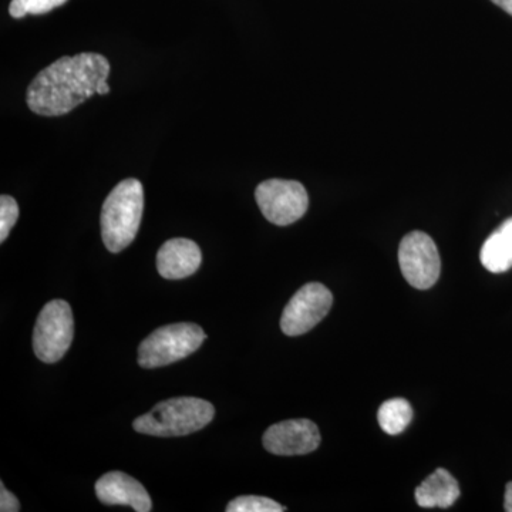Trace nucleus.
Segmentation results:
<instances>
[{
    "mask_svg": "<svg viewBox=\"0 0 512 512\" xmlns=\"http://www.w3.org/2000/svg\"><path fill=\"white\" fill-rule=\"evenodd\" d=\"M109 76V60L99 53L60 57L29 84L26 101L39 116H63L99 94Z\"/></svg>",
    "mask_w": 512,
    "mask_h": 512,
    "instance_id": "1",
    "label": "nucleus"
},
{
    "mask_svg": "<svg viewBox=\"0 0 512 512\" xmlns=\"http://www.w3.org/2000/svg\"><path fill=\"white\" fill-rule=\"evenodd\" d=\"M144 211L143 184L127 178L113 188L101 208V238L113 254L126 249L137 237Z\"/></svg>",
    "mask_w": 512,
    "mask_h": 512,
    "instance_id": "2",
    "label": "nucleus"
},
{
    "mask_svg": "<svg viewBox=\"0 0 512 512\" xmlns=\"http://www.w3.org/2000/svg\"><path fill=\"white\" fill-rule=\"evenodd\" d=\"M214 406L198 397H175L158 403L150 413L134 420V430L154 437H181L207 427Z\"/></svg>",
    "mask_w": 512,
    "mask_h": 512,
    "instance_id": "3",
    "label": "nucleus"
},
{
    "mask_svg": "<svg viewBox=\"0 0 512 512\" xmlns=\"http://www.w3.org/2000/svg\"><path fill=\"white\" fill-rule=\"evenodd\" d=\"M207 339L204 330L195 323H173L158 328L141 342L138 365L157 369L183 360L201 348Z\"/></svg>",
    "mask_w": 512,
    "mask_h": 512,
    "instance_id": "4",
    "label": "nucleus"
},
{
    "mask_svg": "<svg viewBox=\"0 0 512 512\" xmlns=\"http://www.w3.org/2000/svg\"><path fill=\"white\" fill-rule=\"evenodd\" d=\"M74 320L69 303L56 299L46 303L37 316L33 332V349L37 359L45 363H56L72 346Z\"/></svg>",
    "mask_w": 512,
    "mask_h": 512,
    "instance_id": "5",
    "label": "nucleus"
},
{
    "mask_svg": "<svg viewBox=\"0 0 512 512\" xmlns=\"http://www.w3.org/2000/svg\"><path fill=\"white\" fill-rule=\"evenodd\" d=\"M255 200L266 220L279 227L301 220L309 207L308 192L301 183L278 178L259 184Z\"/></svg>",
    "mask_w": 512,
    "mask_h": 512,
    "instance_id": "6",
    "label": "nucleus"
},
{
    "mask_svg": "<svg viewBox=\"0 0 512 512\" xmlns=\"http://www.w3.org/2000/svg\"><path fill=\"white\" fill-rule=\"evenodd\" d=\"M399 264L406 281L413 288L430 289L439 281L441 259L433 238L421 231H413L402 239Z\"/></svg>",
    "mask_w": 512,
    "mask_h": 512,
    "instance_id": "7",
    "label": "nucleus"
},
{
    "mask_svg": "<svg viewBox=\"0 0 512 512\" xmlns=\"http://www.w3.org/2000/svg\"><path fill=\"white\" fill-rule=\"evenodd\" d=\"M333 295L325 285L306 284L292 296L281 318V329L286 336H301L325 319L332 308Z\"/></svg>",
    "mask_w": 512,
    "mask_h": 512,
    "instance_id": "8",
    "label": "nucleus"
},
{
    "mask_svg": "<svg viewBox=\"0 0 512 512\" xmlns=\"http://www.w3.org/2000/svg\"><path fill=\"white\" fill-rule=\"evenodd\" d=\"M320 444L318 426L308 419L281 421L264 434V447L275 456H303Z\"/></svg>",
    "mask_w": 512,
    "mask_h": 512,
    "instance_id": "9",
    "label": "nucleus"
},
{
    "mask_svg": "<svg viewBox=\"0 0 512 512\" xmlns=\"http://www.w3.org/2000/svg\"><path fill=\"white\" fill-rule=\"evenodd\" d=\"M96 494L104 505H126L138 512L153 510L150 494L143 484L121 471L104 474L96 483Z\"/></svg>",
    "mask_w": 512,
    "mask_h": 512,
    "instance_id": "10",
    "label": "nucleus"
},
{
    "mask_svg": "<svg viewBox=\"0 0 512 512\" xmlns=\"http://www.w3.org/2000/svg\"><path fill=\"white\" fill-rule=\"evenodd\" d=\"M201 262L200 247L187 238L170 239L157 254L158 274L171 281L194 275L200 269Z\"/></svg>",
    "mask_w": 512,
    "mask_h": 512,
    "instance_id": "11",
    "label": "nucleus"
},
{
    "mask_svg": "<svg viewBox=\"0 0 512 512\" xmlns=\"http://www.w3.org/2000/svg\"><path fill=\"white\" fill-rule=\"evenodd\" d=\"M460 494L456 478L439 468L416 488V503L421 508H448L456 503Z\"/></svg>",
    "mask_w": 512,
    "mask_h": 512,
    "instance_id": "12",
    "label": "nucleus"
},
{
    "mask_svg": "<svg viewBox=\"0 0 512 512\" xmlns=\"http://www.w3.org/2000/svg\"><path fill=\"white\" fill-rule=\"evenodd\" d=\"M481 264L493 274H503L512 268V218L495 229L480 252Z\"/></svg>",
    "mask_w": 512,
    "mask_h": 512,
    "instance_id": "13",
    "label": "nucleus"
},
{
    "mask_svg": "<svg viewBox=\"0 0 512 512\" xmlns=\"http://www.w3.org/2000/svg\"><path fill=\"white\" fill-rule=\"evenodd\" d=\"M380 427L389 436H397L407 429L413 420V409L404 399H392L384 402L377 413Z\"/></svg>",
    "mask_w": 512,
    "mask_h": 512,
    "instance_id": "14",
    "label": "nucleus"
},
{
    "mask_svg": "<svg viewBox=\"0 0 512 512\" xmlns=\"http://www.w3.org/2000/svg\"><path fill=\"white\" fill-rule=\"evenodd\" d=\"M227 512H284V505L276 503L268 497H258V495H242L235 498L228 507Z\"/></svg>",
    "mask_w": 512,
    "mask_h": 512,
    "instance_id": "15",
    "label": "nucleus"
},
{
    "mask_svg": "<svg viewBox=\"0 0 512 512\" xmlns=\"http://www.w3.org/2000/svg\"><path fill=\"white\" fill-rule=\"evenodd\" d=\"M66 2L67 0H12L9 13L15 19H22L28 15H45Z\"/></svg>",
    "mask_w": 512,
    "mask_h": 512,
    "instance_id": "16",
    "label": "nucleus"
},
{
    "mask_svg": "<svg viewBox=\"0 0 512 512\" xmlns=\"http://www.w3.org/2000/svg\"><path fill=\"white\" fill-rule=\"evenodd\" d=\"M19 218L18 202L10 195L0 197V242H5Z\"/></svg>",
    "mask_w": 512,
    "mask_h": 512,
    "instance_id": "17",
    "label": "nucleus"
},
{
    "mask_svg": "<svg viewBox=\"0 0 512 512\" xmlns=\"http://www.w3.org/2000/svg\"><path fill=\"white\" fill-rule=\"evenodd\" d=\"M0 511L2 512H18L20 504L18 498L9 490H6L5 484L0 485Z\"/></svg>",
    "mask_w": 512,
    "mask_h": 512,
    "instance_id": "18",
    "label": "nucleus"
},
{
    "mask_svg": "<svg viewBox=\"0 0 512 512\" xmlns=\"http://www.w3.org/2000/svg\"><path fill=\"white\" fill-rule=\"evenodd\" d=\"M504 510L512 512V481L505 487Z\"/></svg>",
    "mask_w": 512,
    "mask_h": 512,
    "instance_id": "19",
    "label": "nucleus"
},
{
    "mask_svg": "<svg viewBox=\"0 0 512 512\" xmlns=\"http://www.w3.org/2000/svg\"><path fill=\"white\" fill-rule=\"evenodd\" d=\"M491 2L495 3L497 6H500V8L504 9L508 15L512 16V0H491Z\"/></svg>",
    "mask_w": 512,
    "mask_h": 512,
    "instance_id": "20",
    "label": "nucleus"
}]
</instances>
